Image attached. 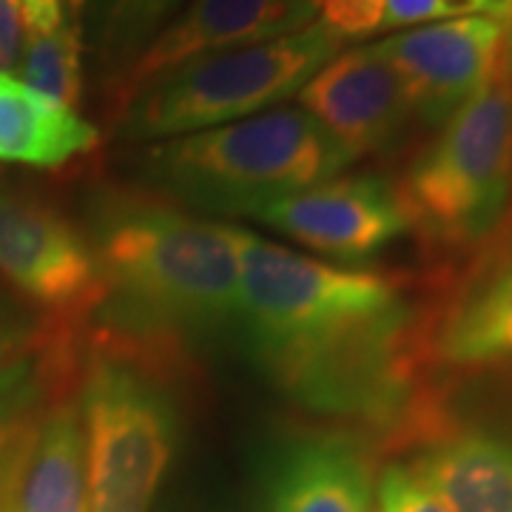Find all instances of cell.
<instances>
[{
  "instance_id": "cell-1",
  "label": "cell",
  "mask_w": 512,
  "mask_h": 512,
  "mask_svg": "<svg viewBox=\"0 0 512 512\" xmlns=\"http://www.w3.org/2000/svg\"><path fill=\"white\" fill-rule=\"evenodd\" d=\"M237 325L256 362L299 410L407 444L421 396V325L402 282L296 254L237 228Z\"/></svg>"
},
{
  "instance_id": "cell-2",
  "label": "cell",
  "mask_w": 512,
  "mask_h": 512,
  "mask_svg": "<svg viewBox=\"0 0 512 512\" xmlns=\"http://www.w3.org/2000/svg\"><path fill=\"white\" fill-rule=\"evenodd\" d=\"M86 237L106 282L89 328L188 359L194 339L237 325V228L111 185L92 200Z\"/></svg>"
},
{
  "instance_id": "cell-3",
  "label": "cell",
  "mask_w": 512,
  "mask_h": 512,
  "mask_svg": "<svg viewBox=\"0 0 512 512\" xmlns=\"http://www.w3.org/2000/svg\"><path fill=\"white\" fill-rule=\"evenodd\" d=\"M188 359L86 330L80 413L89 512H151L183 433Z\"/></svg>"
},
{
  "instance_id": "cell-4",
  "label": "cell",
  "mask_w": 512,
  "mask_h": 512,
  "mask_svg": "<svg viewBox=\"0 0 512 512\" xmlns=\"http://www.w3.org/2000/svg\"><path fill=\"white\" fill-rule=\"evenodd\" d=\"M151 191L183 208L251 217L265 202L339 177L356 160L299 106L205 128L137 157Z\"/></svg>"
},
{
  "instance_id": "cell-5",
  "label": "cell",
  "mask_w": 512,
  "mask_h": 512,
  "mask_svg": "<svg viewBox=\"0 0 512 512\" xmlns=\"http://www.w3.org/2000/svg\"><path fill=\"white\" fill-rule=\"evenodd\" d=\"M512 180V32L495 69L404 171L407 228L441 259L478 256L498 234Z\"/></svg>"
},
{
  "instance_id": "cell-6",
  "label": "cell",
  "mask_w": 512,
  "mask_h": 512,
  "mask_svg": "<svg viewBox=\"0 0 512 512\" xmlns=\"http://www.w3.org/2000/svg\"><path fill=\"white\" fill-rule=\"evenodd\" d=\"M339 49L325 26L311 23L268 43L200 57L137 94L117 117V137L151 146L279 109Z\"/></svg>"
},
{
  "instance_id": "cell-7",
  "label": "cell",
  "mask_w": 512,
  "mask_h": 512,
  "mask_svg": "<svg viewBox=\"0 0 512 512\" xmlns=\"http://www.w3.org/2000/svg\"><path fill=\"white\" fill-rule=\"evenodd\" d=\"M0 282L57 328L89 330L106 282L86 231L35 194L0 185Z\"/></svg>"
},
{
  "instance_id": "cell-8",
  "label": "cell",
  "mask_w": 512,
  "mask_h": 512,
  "mask_svg": "<svg viewBox=\"0 0 512 512\" xmlns=\"http://www.w3.org/2000/svg\"><path fill=\"white\" fill-rule=\"evenodd\" d=\"M248 220L316 254L356 265L402 237L407 217L390 185L376 174H339L325 183L265 202Z\"/></svg>"
},
{
  "instance_id": "cell-9",
  "label": "cell",
  "mask_w": 512,
  "mask_h": 512,
  "mask_svg": "<svg viewBox=\"0 0 512 512\" xmlns=\"http://www.w3.org/2000/svg\"><path fill=\"white\" fill-rule=\"evenodd\" d=\"M512 20L456 18L413 26L379 40V52L402 83L413 120L439 128L495 69Z\"/></svg>"
},
{
  "instance_id": "cell-10",
  "label": "cell",
  "mask_w": 512,
  "mask_h": 512,
  "mask_svg": "<svg viewBox=\"0 0 512 512\" xmlns=\"http://www.w3.org/2000/svg\"><path fill=\"white\" fill-rule=\"evenodd\" d=\"M319 0H188L183 12L148 43L120 83L106 94L117 123L128 103L168 72L200 57L268 43L316 23Z\"/></svg>"
},
{
  "instance_id": "cell-11",
  "label": "cell",
  "mask_w": 512,
  "mask_h": 512,
  "mask_svg": "<svg viewBox=\"0 0 512 512\" xmlns=\"http://www.w3.org/2000/svg\"><path fill=\"white\" fill-rule=\"evenodd\" d=\"M296 106L308 111L353 160L390 151L413 120L402 83L376 43L328 60L296 94Z\"/></svg>"
},
{
  "instance_id": "cell-12",
  "label": "cell",
  "mask_w": 512,
  "mask_h": 512,
  "mask_svg": "<svg viewBox=\"0 0 512 512\" xmlns=\"http://www.w3.org/2000/svg\"><path fill=\"white\" fill-rule=\"evenodd\" d=\"M424 367L490 370L512 365V251H484L421 325Z\"/></svg>"
},
{
  "instance_id": "cell-13",
  "label": "cell",
  "mask_w": 512,
  "mask_h": 512,
  "mask_svg": "<svg viewBox=\"0 0 512 512\" xmlns=\"http://www.w3.org/2000/svg\"><path fill=\"white\" fill-rule=\"evenodd\" d=\"M83 339V330L46 322L32 348L0 367V512H9L46 413L80 384Z\"/></svg>"
},
{
  "instance_id": "cell-14",
  "label": "cell",
  "mask_w": 512,
  "mask_h": 512,
  "mask_svg": "<svg viewBox=\"0 0 512 512\" xmlns=\"http://www.w3.org/2000/svg\"><path fill=\"white\" fill-rule=\"evenodd\" d=\"M265 512H373V450L322 427L293 439L268 476Z\"/></svg>"
},
{
  "instance_id": "cell-15",
  "label": "cell",
  "mask_w": 512,
  "mask_h": 512,
  "mask_svg": "<svg viewBox=\"0 0 512 512\" xmlns=\"http://www.w3.org/2000/svg\"><path fill=\"white\" fill-rule=\"evenodd\" d=\"M407 470L450 512H512V439L441 419Z\"/></svg>"
},
{
  "instance_id": "cell-16",
  "label": "cell",
  "mask_w": 512,
  "mask_h": 512,
  "mask_svg": "<svg viewBox=\"0 0 512 512\" xmlns=\"http://www.w3.org/2000/svg\"><path fill=\"white\" fill-rule=\"evenodd\" d=\"M97 146L100 131L80 111L0 72V165L57 171Z\"/></svg>"
},
{
  "instance_id": "cell-17",
  "label": "cell",
  "mask_w": 512,
  "mask_h": 512,
  "mask_svg": "<svg viewBox=\"0 0 512 512\" xmlns=\"http://www.w3.org/2000/svg\"><path fill=\"white\" fill-rule=\"evenodd\" d=\"M77 390L60 396L46 413L9 512H89L86 433Z\"/></svg>"
},
{
  "instance_id": "cell-18",
  "label": "cell",
  "mask_w": 512,
  "mask_h": 512,
  "mask_svg": "<svg viewBox=\"0 0 512 512\" xmlns=\"http://www.w3.org/2000/svg\"><path fill=\"white\" fill-rule=\"evenodd\" d=\"M26 35L15 77L74 109L86 83V32L80 0H23Z\"/></svg>"
},
{
  "instance_id": "cell-19",
  "label": "cell",
  "mask_w": 512,
  "mask_h": 512,
  "mask_svg": "<svg viewBox=\"0 0 512 512\" xmlns=\"http://www.w3.org/2000/svg\"><path fill=\"white\" fill-rule=\"evenodd\" d=\"M188 6V0H80L103 92L109 94L148 43Z\"/></svg>"
},
{
  "instance_id": "cell-20",
  "label": "cell",
  "mask_w": 512,
  "mask_h": 512,
  "mask_svg": "<svg viewBox=\"0 0 512 512\" xmlns=\"http://www.w3.org/2000/svg\"><path fill=\"white\" fill-rule=\"evenodd\" d=\"M384 0H319L316 23L325 26L339 43L365 40L384 29Z\"/></svg>"
},
{
  "instance_id": "cell-21",
  "label": "cell",
  "mask_w": 512,
  "mask_h": 512,
  "mask_svg": "<svg viewBox=\"0 0 512 512\" xmlns=\"http://www.w3.org/2000/svg\"><path fill=\"white\" fill-rule=\"evenodd\" d=\"M379 512H450L424 490L404 464H390L379 478Z\"/></svg>"
},
{
  "instance_id": "cell-22",
  "label": "cell",
  "mask_w": 512,
  "mask_h": 512,
  "mask_svg": "<svg viewBox=\"0 0 512 512\" xmlns=\"http://www.w3.org/2000/svg\"><path fill=\"white\" fill-rule=\"evenodd\" d=\"M43 328H46V322H40V325L29 322V316L0 293V367L12 362L26 348H32L40 339Z\"/></svg>"
},
{
  "instance_id": "cell-23",
  "label": "cell",
  "mask_w": 512,
  "mask_h": 512,
  "mask_svg": "<svg viewBox=\"0 0 512 512\" xmlns=\"http://www.w3.org/2000/svg\"><path fill=\"white\" fill-rule=\"evenodd\" d=\"M26 35L23 0H0V72L15 74Z\"/></svg>"
},
{
  "instance_id": "cell-24",
  "label": "cell",
  "mask_w": 512,
  "mask_h": 512,
  "mask_svg": "<svg viewBox=\"0 0 512 512\" xmlns=\"http://www.w3.org/2000/svg\"><path fill=\"white\" fill-rule=\"evenodd\" d=\"M384 29H413L439 23V0H384Z\"/></svg>"
},
{
  "instance_id": "cell-25",
  "label": "cell",
  "mask_w": 512,
  "mask_h": 512,
  "mask_svg": "<svg viewBox=\"0 0 512 512\" xmlns=\"http://www.w3.org/2000/svg\"><path fill=\"white\" fill-rule=\"evenodd\" d=\"M484 251H512V180H510V202H507V214H504V222H501L498 234H495L493 242H490ZM484 251H481V254H484Z\"/></svg>"
}]
</instances>
